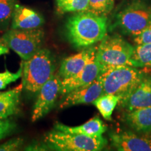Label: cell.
<instances>
[{
	"mask_svg": "<svg viewBox=\"0 0 151 151\" xmlns=\"http://www.w3.org/2000/svg\"><path fill=\"white\" fill-rule=\"evenodd\" d=\"M23 144V139L21 138L11 139L6 142L0 145V151L17 150Z\"/></svg>",
	"mask_w": 151,
	"mask_h": 151,
	"instance_id": "obj_25",
	"label": "cell"
},
{
	"mask_svg": "<svg viewBox=\"0 0 151 151\" xmlns=\"http://www.w3.org/2000/svg\"><path fill=\"white\" fill-rule=\"evenodd\" d=\"M97 46H94L89 60L80 72L70 78L62 79L60 95L64 96L76 88L87 86L97 78L100 69L97 60Z\"/></svg>",
	"mask_w": 151,
	"mask_h": 151,
	"instance_id": "obj_9",
	"label": "cell"
},
{
	"mask_svg": "<svg viewBox=\"0 0 151 151\" xmlns=\"http://www.w3.org/2000/svg\"><path fill=\"white\" fill-rule=\"evenodd\" d=\"M22 63V87L32 93L39 92L41 87L55 75L54 60L48 49L41 48Z\"/></svg>",
	"mask_w": 151,
	"mask_h": 151,
	"instance_id": "obj_3",
	"label": "cell"
},
{
	"mask_svg": "<svg viewBox=\"0 0 151 151\" xmlns=\"http://www.w3.org/2000/svg\"><path fill=\"white\" fill-rule=\"evenodd\" d=\"M133 51L134 46L120 36L106 35L97 50L100 73L121 66L135 67L132 60Z\"/></svg>",
	"mask_w": 151,
	"mask_h": 151,
	"instance_id": "obj_4",
	"label": "cell"
},
{
	"mask_svg": "<svg viewBox=\"0 0 151 151\" xmlns=\"http://www.w3.org/2000/svg\"><path fill=\"white\" fill-rule=\"evenodd\" d=\"M103 94V86L99 77L91 83L80 87L63 96L60 101V109H64L76 105L92 104Z\"/></svg>",
	"mask_w": 151,
	"mask_h": 151,
	"instance_id": "obj_10",
	"label": "cell"
},
{
	"mask_svg": "<svg viewBox=\"0 0 151 151\" xmlns=\"http://www.w3.org/2000/svg\"><path fill=\"white\" fill-rule=\"evenodd\" d=\"M134 41L136 44L151 43V22L140 35L134 37Z\"/></svg>",
	"mask_w": 151,
	"mask_h": 151,
	"instance_id": "obj_26",
	"label": "cell"
},
{
	"mask_svg": "<svg viewBox=\"0 0 151 151\" xmlns=\"http://www.w3.org/2000/svg\"><path fill=\"white\" fill-rule=\"evenodd\" d=\"M22 75V63L20 64V68L16 72L13 73L6 70L4 72L0 73V90H4L11 84L16 82L17 80L21 78Z\"/></svg>",
	"mask_w": 151,
	"mask_h": 151,
	"instance_id": "obj_23",
	"label": "cell"
},
{
	"mask_svg": "<svg viewBox=\"0 0 151 151\" xmlns=\"http://www.w3.org/2000/svg\"><path fill=\"white\" fill-rule=\"evenodd\" d=\"M132 60L136 67H151V43L136 44Z\"/></svg>",
	"mask_w": 151,
	"mask_h": 151,
	"instance_id": "obj_19",
	"label": "cell"
},
{
	"mask_svg": "<svg viewBox=\"0 0 151 151\" xmlns=\"http://www.w3.org/2000/svg\"><path fill=\"white\" fill-rule=\"evenodd\" d=\"M44 19L33 9L16 4L12 15V29H29L39 28Z\"/></svg>",
	"mask_w": 151,
	"mask_h": 151,
	"instance_id": "obj_13",
	"label": "cell"
},
{
	"mask_svg": "<svg viewBox=\"0 0 151 151\" xmlns=\"http://www.w3.org/2000/svg\"><path fill=\"white\" fill-rule=\"evenodd\" d=\"M111 144L120 151H151V138L141 137L130 132L112 133Z\"/></svg>",
	"mask_w": 151,
	"mask_h": 151,
	"instance_id": "obj_11",
	"label": "cell"
},
{
	"mask_svg": "<svg viewBox=\"0 0 151 151\" xmlns=\"http://www.w3.org/2000/svg\"><path fill=\"white\" fill-rule=\"evenodd\" d=\"M16 129V124L8 119L0 118V140L10 135Z\"/></svg>",
	"mask_w": 151,
	"mask_h": 151,
	"instance_id": "obj_24",
	"label": "cell"
},
{
	"mask_svg": "<svg viewBox=\"0 0 151 151\" xmlns=\"http://www.w3.org/2000/svg\"><path fill=\"white\" fill-rule=\"evenodd\" d=\"M115 0H89L87 11L92 14L106 16L112 11Z\"/></svg>",
	"mask_w": 151,
	"mask_h": 151,
	"instance_id": "obj_21",
	"label": "cell"
},
{
	"mask_svg": "<svg viewBox=\"0 0 151 151\" xmlns=\"http://www.w3.org/2000/svg\"><path fill=\"white\" fill-rule=\"evenodd\" d=\"M22 84L14 89L0 94V118L8 119L9 117L19 112L20 95Z\"/></svg>",
	"mask_w": 151,
	"mask_h": 151,
	"instance_id": "obj_17",
	"label": "cell"
},
{
	"mask_svg": "<svg viewBox=\"0 0 151 151\" xmlns=\"http://www.w3.org/2000/svg\"><path fill=\"white\" fill-rule=\"evenodd\" d=\"M119 104L127 112L151 106V76L145 75L129 97Z\"/></svg>",
	"mask_w": 151,
	"mask_h": 151,
	"instance_id": "obj_12",
	"label": "cell"
},
{
	"mask_svg": "<svg viewBox=\"0 0 151 151\" xmlns=\"http://www.w3.org/2000/svg\"><path fill=\"white\" fill-rule=\"evenodd\" d=\"M61 83L62 78L60 76L54 75L41 87L38 92L37 101L33 107L32 121H37L52 110L60 94Z\"/></svg>",
	"mask_w": 151,
	"mask_h": 151,
	"instance_id": "obj_8",
	"label": "cell"
},
{
	"mask_svg": "<svg viewBox=\"0 0 151 151\" xmlns=\"http://www.w3.org/2000/svg\"><path fill=\"white\" fill-rule=\"evenodd\" d=\"M93 48L92 46L83 48L78 53L66 58L62 61L58 72L60 78H70L80 72L88 62Z\"/></svg>",
	"mask_w": 151,
	"mask_h": 151,
	"instance_id": "obj_14",
	"label": "cell"
},
{
	"mask_svg": "<svg viewBox=\"0 0 151 151\" xmlns=\"http://www.w3.org/2000/svg\"><path fill=\"white\" fill-rule=\"evenodd\" d=\"M151 22V6L141 1H134L120 11L116 25L126 35L135 37Z\"/></svg>",
	"mask_w": 151,
	"mask_h": 151,
	"instance_id": "obj_7",
	"label": "cell"
},
{
	"mask_svg": "<svg viewBox=\"0 0 151 151\" xmlns=\"http://www.w3.org/2000/svg\"><path fill=\"white\" fill-rule=\"evenodd\" d=\"M107 18L89 11L77 12L68 18L65 32L68 41L76 48H86L101 41L106 35Z\"/></svg>",
	"mask_w": 151,
	"mask_h": 151,
	"instance_id": "obj_1",
	"label": "cell"
},
{
	"mask_svg": "<svg viewBox=\"0 0 151 151\" xmlns=\"http://www.w3.org/2000/svg\"><path fill=\"white\" fill-rule=\"evenodd\" d=\"M120 101V98L115 94H102L92 104L95 106L103 118L110 121L112 119L111 117L113 111Z\"/></svg>",
	"mask_w": 151,
	"mask_h": 151,
	"instance_id": "obj_18",
	"label": "cell"
},
{
	"mask_svg": "<svg viewBox=\"0 0 151 151\" xmlns=\"http://www.w3.org/2000/svg\"><path fill=\"white\" fill-rule=\"evenodd\" d=\"M124 120L135 131L149 133L151 132V106L127 111Z\"/></svg>",
	"mask_w": 151,
	"mask_h": 151,
	"instance_id": "obj_16",
	"label": "cell"
},
{
	"mask_svg": "<svg viewBox=\"0 0 151 151\" xmlns=\"http://www.w3.org/2000/svg\"><path fill=\"white\" fill-rule=\"evenodd\" d=\"M48 148L59 151H99L107 145L103 137H92L81 134L53 129L45 136Z\"/></svg>",
	"mask_w": 151,
	"mask_h": 151,
	"instance_id": "obj_5",
	"label": "cell"
},
{
	"mask_svg": "<svg viewBox=\"0 0 151 151\" xmlns=\"http://www.w3.org/2000/svg\"><path fill=\"white\" fill-rule=\"evenodd\" d=\"M144 76V73L137 67L121 66L100 73L99 77L102 83L103 94L118 96L120 103L129 97Z\"/></svg>",
	"mask_w": 151,
	"mask_h": 151,
	"instance_id": "obj_2",
	"label": "cell"
},
{
	"mask_svg": "<svg viewBox=\"0 0 151 151\" xmlns=\"http://www.w3.org/2000/svg\"><path fill=\"white\" fill-rule=\"evenodd\" d=\"M88 4L89 0H56L57 7L61 14L86 11Z\"/></svg>",
	"mask_w": 151,
	"mask_h": 151,
	"instance_id": "obj_20",
	"label": "cell"
},
{
	"mask_svg": "<svg viewBox=\"0 0 151 151\" xmlns=\"http://www.w3.org/2000/svg\"><path fill=\"white\" fill-rule=\"evenodd\" d=\"M54 129L69 133L81 134L92 137H102L107 127L99 116H95L90 119L86 123L76 127H69L58 122L55 124Z\"/></svg>",
	"mask_w": 151,
	"mask_h": 151,
	"instance_id": "obj_15",
	"label": "cell"
},
{
	"mask_svg": "<svg viewBox=\"0 0 151 151\" xmlns=\"http://www.w3.org/2000/svg\"><path fill=\"white\" fill-rule=\"evenodd\" d=\"M9 52V48L2 42V41L0 39V56L3 55L8 54Z\"/></svg>",
	"mask_w": 151,
	"mask_h": 151,
	"instance_id": "obj_28",
	"label": "cell"
},
{
	"mask_svg": "<svg viewBox=\"0 0 151 151\" xmlns=\"http://www.w3.org/2000/svg\"><path fill=\"white\" fill-rule=\"evenodd\" d=\"M44 35V32L40 28L11 29L3 35L1 40L21 59L27 60L40 50Z\"/></svg>",
	"mask_w": 151,
	"mask_h": 151,
	"instance_id": "obj_6",
	"label": "cell"
},
{
	"mask_svg": "<svg viewBox=\"0 0 151 151\" xmlns=\"http://www.w3.org/2000/svg\"><path fill=\"white\" fill-rule=\"evenodd\" d=\"M1 92H0V94H1Z\"/></svg>",
	"mask_w": 151,
	"mask_h": 151,
	"instance_id": "obj_29",
	"label": "cell"
},
{
	"mask_svg": "<svg viewBox=\"0 0 151 151\" xmlns=\"http://www.w3.org/2000/svg\"><path fill=\"white\" fill-rule=\"evenodd\" d=\"M16 4V0H0V24L9 21Z\"/></svg>",
	"mask_w": 151,
	"mask_h": 151,
	"instance_id": "obj_22",
	"label": "cell"
},
{
	"mask_svg": "<svg viewBox=\"0 0 151 151\" xmlns=\"http://www.w3.org/2000/svg\"><path fill=\"white\" fill-rule=\"evenodd\" d=\"M48 147V146H46ZM45 146H42V145L40 144V143H35V144H32L30 145L29 147H27L25 150H46L47 149L45 148H46Z\"/></svg>",
	"mask_w": 151,
	"mask_h": 151,
	"instance_id": "obj_27",
	"label": "cell"
}]
</instances>
